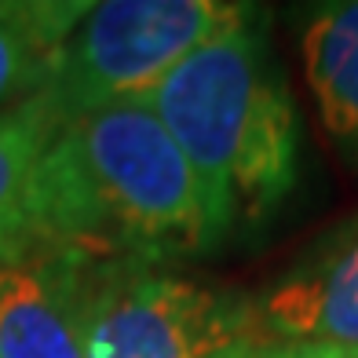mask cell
<instances>
[{"label":"cell","instance_id":"1","mask_svg":"<svg viewBox=\"0 0 358 358\" xmlns=\"http://www.w3.org/2000/svg\"><path fill=\"white\" fill-rule=\"evenodd\" d=\"M205 249L213 238L190 161L150 103L121 99L52 132L0 259L117 271Z\"/></svg>","mask_w":358,"mask_h":358},{"label":"cell","instance_id":"2","mask_svg":"<svg viewBox=\"0 0 358 358\" xmlns=\"http://www.w3.org/2000/svg\"><path fill=\"white\" fill-rule=\"evenodd\" d=\"M143 99L190 161L213 249L238 227L274 216L296 187V110L252 8Z\"/></svg>","mask_w":358,"mask_h":358},{"label":"cell","instance_id":"3","mask_svg":"<svg viewBox=\"0 0 358 358\" xmlns=\"http://www.w3.org/2000/svg\"><path fill=\"white\" fill-rule=\"evenodd\" d=\"M249 15L223 0H103L92 4L29 99L52 132L121 99H143L190 52Z\"/></svg>","mask_w":358,"mask_h":358},{"label":"cell","instance_id":"4","mask_svg":"<svg viewBox=\"0 0 358 358\" xmlns=\"http://www.w3.org/2000/svg\"><path fill=\"white\" fill-rule=\"evenodd\" d=\"M256 340L249 303L150 267L88 271L85 358H216Z\"/></svg>","mask_w":358,"mask_h":358},{"label":"cell","instance_id":"5","mask_svg":"<svg viewBox=\"0 0 358 358\" xmlns=\"http://www.w3.org/2000/svg\"><path fill=\"white\" fill-rule=\"evenodd\" d=\"M85 285L55 259H0V358H85Z\"/></svg>","mask_w":358,"mask_h":358},{"label":"cell","instance_id":"6","mask_svg":"<svg viewBox=\"0 0 358 358\" xmlns=\"http://www.w3.org/2000/svg\"><path fill=\"white\" fill-rule=\"evenodd\" d=\"M252 311L259 340H318L358 348V223L267 289Z\"/></svg>","mask_w":358,"mask_h":358},{"label":"cell","instance_id":"7","mask_svg":"<svg viewBox=\"0 0 358 358\" xmlns=\"http://www.w3.org/2000/svg\"><path fill=\"white\" fill-rule=\"evenodd\" d=\"M88 8L77 0H0V110L37 95Z\"/></svg>","mask_w":358,"mask_h":358},{"label":"cell","instance_id":"8","mask_svg":"<svg viewBox=\"0 0 358 358\" xmlns=\"http://www.w3.org/2000/svg\"><path fill=\"white\" fill-rule=\"evenodd\" d=\"M303 62L325 128L358 150V0L325 4L307 22Z\"/></svg>","mask_w":358,"mask_h":358},{"label":"cell","instance_id":"9","mask_svg":"<svg viewBox=\"0 0 358 358\" xmlns=\"http://www.w3.org/2000/svg\"><path fill=\"white\" fill-rule=\"evenodd\" d=\"M48 139H52V128L41 117L34 99L0 110V249L11 234L26 183Z\"/></svg>","mask_w":358,"mask_h":358},{"label":"cell","instance_id":"10","mask_svg":"<svg viewBox=\"0 0 358 358\" xmlns=\"http://www.w3.org/2000/svg\"><path fill=\"white\" fill-rule=\"evenodd\" d=\"M216 358H358V348L318 344V340H241Z\"/></svg>","mask_w":358,"mask_h":358}]
</instances>
